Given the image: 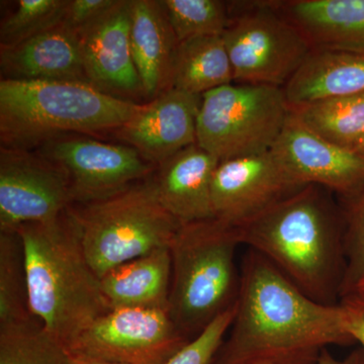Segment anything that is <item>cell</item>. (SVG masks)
<instances>
[{"instance_id":"277c9868","label":"cell","mask_w":364,"mask_h":364,"mask_svg":"<svg viewBox=\"0 0 364 364\" xmlns=\"http://www.w3.org/2000/svg\"><path fill=\"white\" fill-rule=\"evenodd\" d=\"M142 105L73 81H0L2 147L30 150L65 135L119 130Z\"/></svg>"},{"instance_id":"e575fe53","label":"cell","mask_w":364,"mask_h":364,"mask_svg":"<svg viewBox=\"0 0 364 364\" xmlns=\"http://www.w3.org/2000/svg\"><path fill=\"white\" fill-rule=\"evenodd\" d=\"M352 291H363V293H364V280H363V282H361L360 284H359L358 286Z\"/></svg>"},{"instance_id":"8fae6325","label":"cell","mask_w":364,"mask_h":364,"mask_svg":"<svg viewBox=\"0 0 364 364\" xmlns=\"http://www.w3.org/2000/svg\"><path fill=\"white\" fill-rule=\"evenodd\" d=\"M72 202L65 170L30 150L0 149V231L59 219Z\"/></svg>"},{"instance_id":"f546056e","label":"cell","mask_w":364,"mask_h":364,"mask_svg":"<svg viewBox=\"0 0 364 364\" xmlns=\"http://www.w3.org/2000/svg\"><path fill=\"white\" fill-rule=\"evenodd\" d=\"M117 0H67L61 25L79 33L97 21Z\"/></svg>"},{"instance_id":"ba28073f","label":"cell","mask_w":364,"mask_h":364,"mask_svg":"<svg viewBox=\"0 0 364 364\" xmlns=\"http://www.w3.org/2000/svg\"><path fill=\"white\" fill-rule=\"evenodd\" d=\"M231 21L223 35L234 82L284 88L314 47L280 11L279 1L229 2Z\"/></svg>"},{"instance_id":"ac0fdd59","label":"cell","mask_w":364,"mask_h":364,"mask_svg":"<svg viewBox=\"0 0 364 364\" xmlns=\"http://www.w3.org/2000/svg\"><path fill=\"white\" fill-rule=\"evenodd\" d=\"M178 45L161 0H132V56L149 102L171 90Z\"/></svg>"},{"instance_id":"83f0119b","label":"cell","mask_w":364,"mask_h":364,"mask_svg":"<svg viewBox=\"0 0 364 364\" xmlns=\"http://www.w3.org/2000/svg\"><path fill=\"white\" fill-rule=\"evenodd\" d=\"M342 213L346 270L341 298L364 280V189L358 195L346 198V208Z\"/></svg>"},{"instance_id":"ffe728a7","label":"cell","mask_w":364,"mask_h":364,"mask_svg":"<svg viewBox=\"0 0 364 364\" xmlns=\"http://www.w3.org/2000/svg\"><path fill=\"white\" fill-rule=\"evenodd\" d=\"M314 48L364 52V0L279 1Z\"/></svg>"},{"instance_id":"9a60e30c","label":"cell","mask_w":364,"mask_h":364,"mask_svg":"<svg viewBox=\"0 0 364 364\" xmlns=\"http://www.w3.org/2000/svg\"><path fill=\"white\" fill-rule=\"evenodd\" d=\"M202 97L171 88L143 104L140 111L116 131L117 136L154 165L196 144Z\"/></svg>"},{"instance_id":"7c38bea8","label":"cell","mask_w":364,"mask_h":364,"mask_svg":"<svg viewBox=\"0 0 364 364\" xmlns=\"http://www.w3.org/2000/svg\"><path fill=\"white\" fill-rule=\"evenodd\" d=\"M299 188L272 149L225 160L210 188L215 219L241 226Z\"/></svg>"},{"instance_id":"f1b7e54d","label":"cell","mask_w":364,"mask_h":364,"mask_svg":"<svg viewBox=\"0 0 364 364\" xmlns=\"http://www.w3.org/2000/svg\"><path fill=\"white\" fill-rule=\"evenodd\" d=\"M236 305L219 316L165 364H210L233 323Z\"/></svg>"},{"instance_id":"5b68a950","label":"cell","mask_w":364,"mask_h":364,"mask_svg":"<svg viewBox=\"0 0 364 364\" xmlns=\"http://www.w3.org/2000/svg\"><path fill=\"white\" fill-rule=\"evenodd\" d=\"M242 245L236 227L218 219L183 224L169 245L171 287L168 312L179 331L191 340L236 305Z\"/></svg>"},{"instance_id":"e0dca14e","label":"cell","mask_w":364,"mask_h":364,"mask_svg":"<svg viewBox=\"0 0 364 364\" xmlns=\"http://www.w3.org/2000/svg\"><path fill=\"white\" fill-rule=\"evenodd\" d=\"M219 163L195 144L162 163L153 173L160 203L179 224L214 219L210 188Z\"/></svg>"},{"instance_id":"603a6c76","label":"cell","mask_w":364,"mask_h":364,"mask_svg":"<svg viewBox=\"0 0 364 364\" xmlns=\"http://www.w3.org/2000/svg\"><path fill=\"white\" fill-rule=\"evenodd\" d=\"M289 109L311 131L340 147L355 151L364 139V95L326 98Z\"/></svg>"},{"instance_id":"7a4b0ae2","label":"cell","mask_w":364,"mask_h":364,"mask_svg":"<svg viewBox=\"0 0 364 364\" xmlns=\"http://www.w3.org/2000/svg\"><path fill=\"white\" fill-rule=\"evenodd\" d=\"M321 186H304L237 227L242 245L261 254L309 298L338 305L346 258L343 213Z\"/></svg>"},{"instance_id":"484cf974","label":"cell","mask_w":364,"mask_h":364,"mask_svg":"<svg viewBox=\"0 0 364 364\" xmlns=\"http://www.w3.org/2000/svg\"><path fill=\"white\" fill-rule=\"evenodd\" d=\"M178 42L223 36L231 21L229 2L221 0H161Z\"/></svg>"},{"instance_id":"30bf717a","label":"cell","mask_w":364,"mask_h":364,"mask_svg":"<svg viewBox=\"0 0 364 364\" xmlns=\"http://www.w3.org/2000/svg\"><path fill=\"white\" fill-rule=\"evenodd\" d=\"M39 153L65 170L73 205L107 200L149 178L156 170L131 146L83 135L52 139L40 146Z\"/></svg>"},{"instance_id":"5bb4252c","label":"cell","mask_w":364,"mask_h":364,"mask_svg":"<svg viewBox=\"0 0 364 364\" xmlns=\"http://www.w3.org/2000/svg\"><path fill=\"white\" fill-rule=\"evenodd\" d=\"M131 23L132 0H117L78 37L90 85L134 102L144 93L132 56Z\"/></svg>"},{"instance_id":"6da1fadb","label":"cell","mask_w":364,"mask_h":364,"mask_svg":"<svg viewBox=\"0 0 364 364\" xmlns=\"http://www.w3.org/2000/svg\"><path fill=\"white\" fill-rule=\"evenodd\" d=\"M240 270L233 323L210 364H316L328 346L353 343L339 304L309 298L252 249Z\"/></svg>"},{"instance_id":"52a82bcc","label":"cell","mask_w":364,"mask_h":364,"mask_svg":"<svg viewBox=\"0 0 364 364\" xmlns=\"http://www.w3.org/2000/svg\"><path fill=\"white\" fill-rule=\"evenodd\" d=\"M291 109L284 88L231 83L205 93L196 144L220 162L272 149Z\"/></svg>"},{"instance_id":"3957f363","label":"cell","mask_w":364,"mask_h":364,"mask_svg":"<svg viewBox=\"0 0 364 364\" xmlns=\"http://www.w3.org/2000/svg\"><path fill=\"white\" fill-rule=\"evenodd\" d=\"M25 252L33 317L66 348L111 311L100 279L86 258L68 210L59 219L16 228Z\"/></svg>"},{"instance_id":"8992f818","label":"cell","mask_w":364,"mask_h":364,"mask_svg":"<svg viewBox=\"0 0 364 364\" xmlns=\"http://www.w3.org/2000/svg\"><path fill=\"white\" fill-rule=\"evenodd\" d=\"M152 176L107 200L67 210L100 279L124 263L169 247L181 226L160 203Z\"/></svg>"},{"instance_id":"2e32d148","label":"cell","mask_w":364,"mask_h":364,"mask_svg":"<svg viewBox=\"0 0 364 364\" xmlns=\"http://www.w3.org/2000/svg\"><path fill=\"white\" fill-rule=\"evenodd\" d=\"M1 79L90 85L78 33L60 25L11 47H0Z\"/></svg>"},{"instance_id":"4316f807","label":"cell","mask_w":364,"mask_h":364,"mask_svg":"<svg viewBox=\"0 0 364 364\" xmlns=\"http://www.w3.org/2000/svg\"><path fill=\"white\" fill-rule=\"evenodd\" d=\"M67 0H18L0 26V47H11L60 25Z\"/></svg>"},{"instance_id":"1f68e13d","label":"cell","mask_w":364,"mask_h":364,"mask_svg":"<svg viewBox=\"0 0 364 364\" xmlns=\"http://www.w3.org/2000/svg\"><path fill=\"white\" fill-rule=\"evenodd\" d=\"M316 364H364V351L363 348L355 349L346 358H336L328 349H324Z\"/></svg>"},{"instance_id":"7402d4cb","label":"cell","mask_w":364,"mask_h":364,"mask_svg":"<svg viewBox=\"0 0 364 364\" xmlns=\"http://www.w3.org/2000/svg\"><path fill=\"white\" fill-rule=\"evenodd\" d=\"M234 83V72L223 36H208L179 43L172 88L203 97L208 91Z\"/></svg>"},{"instance_id":"836d02e7","label":"cell","mask_w":364,"mask_h":364,"mask_svg":"<svg viewBox=\"0 0 364 364\" xmlns=\"http://www.w3.org/2000/svg\"><path fill=\"white\" fill-rule=\"evenodd\" d=\"M356 152L358 153V154H360L361 156L364 157V139L363 141H361V143L359 144L358 146V148L355 149Z\"/></svg>"},{"instance_id":"d4e9b609","label":"cell","mask_w":364,"mask_h":364,"mask_svg":"<svg viewBox=\"0 0 364 364\" xmlns=\"http://www.w3.org/2000/svg\"><path fill=\"white\" fill-rule=\"evenodd\" d=\"M33 318L23 243L16 231H0V326Z\"/></svg>"},{"instance_id":"d6986e66","label":"cell","mask_w":364,"mask_h":364,"mask_svg":"<svg viewBox=\"0 0 364 364\" xmlns=\"http://www.w3.org/2000/svg\"><path fill=\"white\" fill-rule=\"evenodd\" d=\"M289 107L364 95V52L314 48L284 87Z\"/></svg>"},{"instance_id":"cb8c5ba5","label":"cell","mask_w":364,"mask_h":364,"mask_svg":"<svg viewBox=\"0 0 364 364\" xmlns=\"http://www.w3.org/2000/svg\"><path fill=\"white\" fill-rule=\"evenodd\" d=\"M65 345L38 318L0 326V364H72Z\"/></svg>"},{"instance_id":"4fadbf2b","label":"cell","mask_w":364,"mask_h":364,"mask_svg":"<svg viewBox=\"0 0 364 364\" xmlns=\"http://www.w3.org/2000/svg\"><path fill=\"white\" fill-rule=\"evenodd\" d=\"M299 186H321L346 198L364 189V157L311 131L293 112L272 148Z\"/></svg>"},{"instance_id":"9c48e42d","label":"cell","mask_w":364,"mask_h":364,"mask_svg":"<svg viewBox=\"0 0 364 364\" xmlns=\"http://www.w3.org/2000/svg\"><path fill=\"white\" fill-rule=\"evenodd\" d=\"M191 340L162 309H112L67 346L72 358L122 364H165Z\"/></svg>"},{"instance_id":"4dcf8cb0","label":"cell","mask_w":364,"mask_h":364,"mask_svg":"<svg viewBox=\"0 0 364 364\" xmlns=\"http://www.w3.org/2000/svg\"><path fill=\"white\" fill-rule=\"evenodd\" d=\"M347 332L364 351V293L352 291L340 299Z\"/></svg>"},{"instance_id":"44dd1931","label":"cell","mask_w":364,"mask_h":364,"mask_svg":"<svg viewBox=\"0 0 364 364\" xmlns=\"http://www.w3.org/2000/svg\"><path fill=\"white\" fill-rule=\"evenodd\" d=\"M171 272L169 247H162L105 273L100 277V287L111 310H168Z\"/></svg>"},{"instance_id":"d6a6232c","label":"cell","mask_w":364,"mask_h":364,"mask_svg":"<svg viewBox=\"0 0 364 364\" xmlns=\"http://www.w3.org/2000/svg\"><path fill=\"white\" fill-rule=\"evenodd\" d=\"M72 364H122V363H107V361L90 360V359L73 358V363H72Z\"/></svg>"}]
</instances>
